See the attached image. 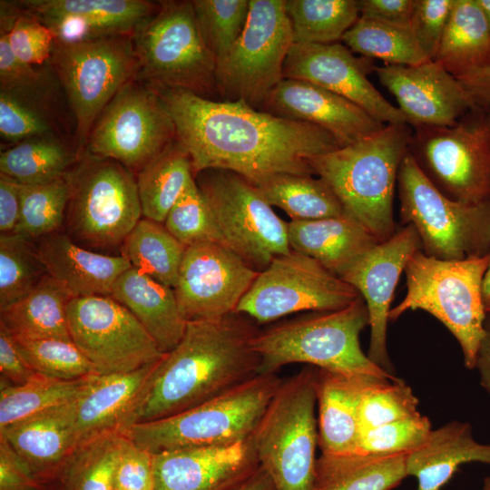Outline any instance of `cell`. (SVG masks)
I'll use <instances>...</instances> for the list:
<instances>
[{
	"label": "cell",
	"instance_id": "obj_1",
	"mask_svg": "<svg viewBox=\"0 0 490 490\" xmlns=\"http://www.w3.org/2000/svg\"><path fill=\"white\" fill-rule=\"evenodd\" d=\"M148 85L168 109L194 177L220 169L258 186L279 174L314 175L309 160L342 147L315 124L259 111L242 101H215L180 88Z\"/></svg>",
	"mask_w": 490,
	"mask_h": 490
},
{
	"label": "cell",
	"instance_id": "obj_2",
	"mask_svg": "<svg viewBox=\"0 0 490 490\" xmlns=\"http://www.w3.org/2000/svg\"><path fill=\"white\" fill-rule=\"evenodd\" d=\"M259 330L254 320L240 313L188 321L180 342L161 358L132 424L179 414L260 375V359L253 348Z\"/></svg>",
	"mask_w": 490,
	"mask_h": 490
},
{
	"label": "cell",
	"instance_id": "obj_3",
	"mask_svg": "<svg viewBox=\"0 0 490 490\" xmlns=\"http://www.w3.org/2000/svg\"><path fill=\"white\" fill-rule=\"evenodd\" d=\"M412 132L408 123L386 124L369 136L309 160L314 175L328 184L345 212L379 242L397 231L394 191Z\"/></svg>",
	"mask_w": 490,
	"mask_h": 490
},
{
	"label": "cell",
	"instance_id": "obj_4",
	"mask_svg": "<svg viewBox=\"0 0 490 490\" xmlns=\"http://www.w3.org/2000/svg\"><path fill=\"white\" fill-rule=\"evenodd\" d=\"M367 326L368 312L360 296L343 309L310 312L260 329L253 338L260 374H277L286 365L305 363L331 371L400 379L363 352L359 335Z\"/></svg>",
	"mask_w": 490,
	"mask_h": 490
},
{
	"label": "cell",
	"instance_id": "obj_5",
	"mask_svg": "<svg viewBox=\"0 0 490 490\" xmlns=\"http://www.w3.org/2000/svg\"><path fill=\"white\" fill-rule=\"evenodd\" d=\"M490 253L463 260H443L416 251L405 268L407 293L389 311L396 320L421 309L437 318L458 341L467 369H475L486 311L483 282Z\"/></svg>",
	"mask_w": 490,
	"mask_h": 490
},
{
	"label": "cell",
	"instance_id": "obj_6",
	"mask_svg": "<svg viewBox=\"0 0 490 490\" xmlns=\"http://www.w3.org/2000/svg\"><path fill=\"white\" fill-rule=\"evenodd\" d=\"M283 380L277 374H260L188 410L132 424L120 433L152 454L243 441L250 438Z\"/></svg>",
	"mask_w": 490,
	"mask_h": 490
},
{
	"label": "cell",
	"instance_id": "obj_7",
	"mask_svg": "<svg viewBox=\"0 0 490 490\" xmlns=\"http://www.w3.org/2000/svg\"><path fill=\"white\" fill-rule=\"evenodd\" d=\"M316 372L309 366L284 379L250 436L275 490H313L318 445Z\"/></svg>",
	"mask_w": 490,
	"mask_h": 490
},
{
	"label": "cell",
	"instance_id": "obj_8",
	"mask_svg": "<svg viewBox=\"0 0 490 490\" xmlns=\"http://www.w3.org/2000/svg\"><path fill=\"white\" fill-rule=\"evenodd\" d=\"M64 231L78 245L112 254L142 218L136 175L121 163L83 152L67 173Z\"/></svg>",
	"mask_w": 490,
	"mask_h": 490
},
{
	"label": "cell",
	"instance_id": "obj_9",
	"mask_svg": "<svg viewBox=\"0 0 490 490\" xmlns=\"http://www.w3.org/2000/svg\"><path fill=\"white\" fill-rule=\"evenodd\" d=\"M156 14L132 34L137 79L211 99L218 93L216 64L197 20L193 1H159Z\"/></svg>",
	"mask_w": 490,
	"mask_h": 490
},
{
	"label": "cell",
	"instance_id": "obj_10",
	"mask_svg": "<svg viewBox=\"0 0 490 490\" xmlns=\"http://www.w3.org/2000/svg\"><path fill=\"white\" fill-rule=\"evenodd\" d=\"M397 183L401 220L415 228L426 255L463 260L490 253V200L464 203L447 198L408 152L401 162Z\"/></svg>",
	"mask_w": 490,
	"mask_h": 490
},
{
	"label": "cell",
	"instance_id": "obj_11",
	"mask_svg": "<svg viewBox=\"0 0 490 490\" xmlns=\"http://www.w3.org/2000/svg\"><path fill=\"white\" fill-rule=\"evenodd\" d=\"M57 78L74 123V141L82 156L89 133L107 103L127 82L137 79L132 35L79 42L54 41L47 63Z\"/></svg>",
	"mask_w": 490,
	"mask_h": 490
},
{
	"label": "cell",
	"instance_id": "obj_12",
	"mask_svg": "<svg viewBox=\"0 0 490 490\" xmlns=\"http://www.w3.org/2000/svg\"><path fill=\"white\" fill-rule=\"evenodd\" d=\"M408 152L447 198L490 200V111L475 106L451 126L412 127Z\"/></svg>",
	"mask_w": 490,
	"mask_h": 490
},
{
	"label": "cell",
	"instance_id": "obj_13",
	"mask_svg": "<svg viewBox=\"0 0 490 490\" xmlns=\"http://www.w3.org/2000/svg\"><path fill=\"white\" fill-rule=\"evenodd\" d=\"M225 245L258 271L291 251L288 222L273 211L258 188L239 174L210 169L194 177Z\"/></svg>",
	"mask_w": 490,
	"mask_h": 490
},
{
	"label": "cell",
	"instance_id": "obj_14",
	"mask_svg": "<svg viewBox=\"0 0 490 490\" xmlns=\"http://www.w3.org/2000/svg\"><path fill=\"white\" fill-rule=\"evenodd\" d=\"M175 140L174 122L158 93L132 79L96 119L84 152L113 160L137 175Z\"/></svg>",
	"mask_w": 490,
	"mask_h": 490
},
{
	"label": "cell",
	"instance_id": "obj_15",
	"mask_svg": "<svg viewBox=\"0 0 490 490\" xmlns=\"http://www.w3.org/2000/svg\"><path fill=\"white\" fill-rule=\"evenodd\" d=\"M293 44L286 0H249L244 29L223 65L216 71L218 93L226 101L261 107L282 80Z\"/></svg>",
	"mask_w": 490,
	"mask_h": 490
},
{
	"label": "cell",
	"instance_id": "obj_16",
	"mask_svg": "<svg viewBox=\"0 0 490 490\" xmlns=\"http://www.w3.org/2000/svg\"><path fill=\"white\" fill-rule=\"evenodd\" d=\"M359 297L317 260L291 250L259 272L235 313L265 324L301 311L340 309Z\"/></svg>",
	"mask_w": 490,
	"mask_h": 490
},
{
	"label": "cell",
	"instance_id": "obj_17",
	"mask_svg": "<svg viewBox=\"0 0 490 490\" xmlns=\"http://www.w3.org/2000/svg\"><path fill=\"white\" fill-rule=\"evenodd\" d=\"M70 338L99 375L131 372L164 355L140 321L111 296L73 298Z\"/></svg>",
	"mask_w": 490,
	"mask_h": 490
},
{
	"label": "cell",
	"instance_id": "obj_18",
	"mask_svg": "<svg viewBox=\"0 0 490 490\" xmlns=\"http://www.w3.org/2000/svg\"><path fill=\"white\" fill-rule=\"evenodd\" d=\"M259 272L223 244L187 247L173 288L182 316L191 321L235 313Z\"/></svg>",
	"mask_w": 490,
	"mask_h": 490
},
{
	"label": "cell",
	"instance_id": "obj_19",
	"mask_svg": "<svg viewBox=\"0 0 490 490\" xmlns=\"http://www.w3.org/2000/svg\"><path fill=\"white\" fill-rule=\"evenodd\" d=\"M375 70L369 58L357 57L341 43L293 44L283 66V77L311 83L353 102L384 124L407 123L367 78Z\"/></svg>",
	"mask_w": 490,
	"mask_h": 490
},
{
	"label": "cell",
	"instance_id": "obj_20",
	"mask_svg": "<svg viewBox=\"0 0 490 490\" xmlns=\"http://www.w3.org/2000/svg\"><path fill=\"white\" fill-rule=\"evenodd\" d=\"M419 250L421 242L416 230L412 225H406L359 256L340 276L366 303L370 327L368 358L389 373L393 370L387 348L390 304L407 261Z\"/></svg>",
	"mask_w": 490,
	"mask_h": 490
},
{
	"label": "cell",
	"instance_id": "obj_21",
	"mask_svg": "<svg viewBox=\"0 0 490 490\" xmlns=\"http://www.w3.org/2000/svg\"><path fill=\"white\" fill-rule=\"evenodd\" d=\"M375 71L411 127L451 126L476 106L458 79L434 60L412 66L385 64Z\"/></svg>",
	"mask_w": 490,
	"mask_h": 490
},
{
	"label": "cell",
	"instance_id": "obj_22",
	"mask_svg": "<svg viewBox=\"0 0 490 490\" xmlns=\"http://www.w3.org/2000/svg\"><path fill=\"white\" fill-rule=\"evenodd\" d=\"M16 5L48 26L55 41L79 42L132 35L156 14L160 2L147 0H19Z\"/></svg>",
	"mask_w": 490,
	"mask_h": 490
},
{
	"label": "cell",
	"instance_id": "obj_23",
	"mask_svg": "<svg viewBox=\"0 0 490 490\" xmlns=\"http://www.w3.org/2000/svg\"><path fill=\"white\" fill-rule=\"evenodd\" d=\"M154 490H228L259 466L250 438L153 454Z\"/></svg>",
	"mask_w": 490,
	"mask_h": 490
},
{
	"label": "cell",
	"instance_id": "obj_24",
	"mask_svg": "<svg viewBox=\"0 0 490 490\" xmlns=\"http://www.w3.org/2000/svg\"><path fill=\"white\" fill-rule=\"evenodd\" d=\"M261 108L277 116L315 124L330 132L342 147L386 125L348 99L311 83L294 79H282Z\"/></svg>",
	"mask_w": 490,
	"mask_h": 490
},
{
	"label": "cell",
	"instance_id": "obj_25",
	"mask_svg": "<svg viewBox=\"0 0 490 490\" xmlns=\"http://www.w3.org/2000/svg\"><path fill=\"white\" fill-rule=\"evenodd\" d=\"M160 360L131 372L93 377L74 402L78 446L101 435L121 432L132 424L133 416L149 391Z\"/></svg>",
	"mask_w": 490,
	"mask_h": 490
},
{
	"label": "cell",
	"instance_id": "obj_26",
	"mask_svg": "<svg viewBox=\"0 0 490 490\" xmlns=\"http://www.w3.org/2000/svg\"><path fill=\"white\" fill-rule=\"evenodd\" d=\"M34 242L48 275L72 298L110 296L116 279L132 267L122 255L100 253L78 245L64 230Z\"/></svg>",
	"mask_w": 490,
	"mask_h": 490
},
{
	"label": "cell",
	"instance_id": "obj_27",
	"mask_svg": "<svg viewBox=\"0 0 490 490\" xmlns=\"http://www.w3.org/2000/svg\"><path fill=\"white\" fill-rule=\"evenodd\" d=\"M377 377L317 368L318 439L322 454L356 453L361 397L366 387Z\"/></svg>",
	"mask_w": 490,
	"mask_h": 490
},
{
	"label": "cell",
	"instance_id": "obj_28",
	"mask_svg": "<svg viewBox=\"0 0 490 490\" xmlns=\"http://www.w3.org/2000/svg\"><path fill=\"white\" fill-rule=\"evenodd\" d=\"M75 400L42 412L0 430V436L31 466L46 484L56 479L77 447Z\"/></svg>",
	"mask_w": 490,
	"mask_h": 490
},
{
	"label": "cell",
	"instance_id": "obj_29",
	"mask_svg": "<svg viewBox=\"0 0 490 490\" xmlns=\"http://www.w3.org/2000/svg\"><path fill=\"white\" fill-rule=\"evenodd\" d=\"M290 249L306 255L339 277L359 256L379 243L359 221L345 213L288 222Z\"/></svg>",
	"mask_w": 490,
	"mask_h": 490
},
{
	"label": "cell",
	"instance_id": "obj_30",
	"mask_svg": "<svg viewBox=\"0 0 490 490\" xmlns=\"http://www.w3.org/2000/svg\"><path fill=\"white\" fill-rule=\"evenodd\" d=\"M145 328L162 353L170 352L187 326L172 288L130 267L115 281L111 295Z\"/></svg>",
	"mask_w": 490,
	"mask_h": 490
},
{
	"label": "cell",
	"instance_id": "obj_31",
	"mask_svg": "<svg viewBox=\"0 0 490 490\" xmlns=\"http://www.w3.org/2000/svg\"><path fill=\"white\" fill-rule=\"evenodd\" d=\"M471 462L490 465V444L476 441L469 423L451 421L432 429L422 446L406 455V471L416 478V490H440Z\"/></svg>",
	"mask_w": 490,
	"mask_h": 490
},
{
	"label": "cell",
	"instance_id": "obj_32",
	"mask_svg": "<svg viewBox=\"0 0 490 490\" xmlns=\"http://www.w3.org/2000/svg\"><path fill=\"white\" fill-rule=\"evenodd\" d=\"M434 61L456 79L490 67V31L476 0H454Z\"/></svg>",
	"mask_w": 490,
	"mask_h": 490
},
{
	"label": "cell",
	"instance_id": "obj_33",
	"mask_svg": "<svg viewBox=\"0 0 490 490\" xmlns=\"http://www.w3.org/2000/svg\"><path fill=\"white\" fill-rule=\"evenodd\" d=\"M406 455L321 454L313 490H391L407 476Z\"/></svg>",
	"mask_w": 490,
	"mask_h": 490
},
{
	"label": "cell",
	"instance_id": "obj_34",
	"mask_svg": "<svg viewBox=\"0 0 490 490\" xmlns=\"http://www.w3.org/2000/svg\"><path fill=\"white\" fill-rule=\"evenodd\" d=\"M80 158L71 137L44 134L4 147L0 173L24 185L44 183L66 176Z\"/></svg>",
	"mask_w": 490,
	"mask_h": 490
},
{
	"label": "cell",
	"instance_id": "obj_35",
	"mask_svg": "<svg viewBox=\"0 0 490 490\" xmlns=\"http://www.w3.org/2000/svg\"><path fill=\"white\" fill-rule=\"evenodd\" d=\"M71 299L68 290L47 275L21 299L0 309V324L15 338L71 339L67 323Z\"/></svg>",
	"mask_w": 490,
	"mask_h": 490
},
{
	"label": "cell",
	"instance_id": "obj_36",
	"mask_svg": "<svg viewBox=\"0 0 490 490\" xmlns=\"http://www.w3.org/2000/svg\"><path fill=\"white\" fill-rule=\"evenodd\" d=\"M193 178L190 156L175 140L136 175L142 217L163 223Z\"/></svg>",
	"mask_w": 490,
	"mask_h": 490
},
{
	"label": "cell",
	"instance_id": "obj_37",
	"mask_svg": "<svg viewBox=\"0 0 490 490\" xmlns=\"http://www.w3.org/2000/svg\"><path fill=\"white\" fill-rule=\"evenodd\" d=\"M185 249L163 223L142 217L125 238L120 254L132 267L173 289Z\"/></svg>",
	"mask_w": 490,
	"mask_h": 490
},
{
	"label": "cell",
	"instance_id": "obj_38",
	"mask_svg": "<svg viewBox=\"0 0 490 490\" xmlns=\"http://www.w3.org/2000/svg\"><path fill=\"white\" fill-rule=\"evenodd\" d=\"M271 205L291 220H317L345 214L328 184L313 175L279 174L256 186Z\"/></svg>",
	"mask_w": 490,
	"mask_h": 490
},
{
	"label": "cell",
	"instance_id": "obj_39",
	"mask_svg": "<svg viewBox=\"0 0 490 490\" xmlns=\"http://www.w3.org/2000/svg\"><path fill=\"white\" fill-rule=\"evenodd\" d=\"M342 43L363 57L393 65H418L430 61L410 25L361 17L344 34Z\"/></svg>",
	"mask_w": 490,
	"mask_h": 490
},
{
	"label": "cell",
	"instance_id": "obj_40",
	"mask_svg": "<svg viewBox=\"0 0 490 490\" xmlns=\"http://www.w3.org/2000/svg\"><path fill=\"white\" fill-rule=\"evenodd\" d=\"M93 377L66 381L38 374L20 385L1 379L0 430L75 400Z\"/></svg>",
	"mask_w": 490,
	"mask_h": 490
},
{
	"label": "cell",
	"instance_id": "obj_41",
	"mask_svg": "<svg viewBox=\"0 0 490 490\" xmlns=\"http://www.w3.org/2000/svg\"><path fill=\"white\" fill-rule=\"evenodd\" d=\"M293 44H333L359 17L358 0H286Z\"/></svg>",
	"mask_w": 490,
	"mask_h": 490
},
{
	"label": "cell",
	"instance_id": "obj_42",
	"mask_svg": "<svg viewBox=\"0 0 490 490\" xmlns=\"http://www.w3.org/2000/svg\"><path fill=\"white\" fill-rule=\"evenodd\" d=\"M122 438L120 432H111L80 444L58 473L60 490H114Z\"/></svg>",
	"mask_w": 490,
	"mask_h": 490
},
{
	"label": "cell",
	"instance_id": "obj_43",
	"mask_svg": "<svg viewBox=\"0 0 490 490\" xmlns=\"http://www.w3.org/2000/svg\"><path fill=\"white\" fill-rule=\"evenodd\" d=\"M60 104L0 89V136L5 147L49 133L71 137ZM74 140V139H73Z\"/></svg>",
	"mask_w": 490,
	"mask_h": 490
},
{
	"label": "cell",
	"instance_id": "obj_44",
	"mask_svg": "<svg viewBox=\"0 0 490 490\" xmlns=\"http://www.w3.org/2000/svg\"><path fill=\"white\" fill-rule=\"evenodd\" d=\"M69 201L67 176L21 186V212L15 233L33 241L64 230Z\"/></svg>",
	"mask_w": 490,
	"mask_h": 490
},
{
	"label": "cell",
	"instance_id": "obj_45",
	"mask_svg": "<svg viewBox=\"0 0 490 490\" xmlns=\"http://www.w3.org/2000/svg\"><path fill=\"white\" fill-rule=\"evenodd\" d=\"M47 275L33 240L17 233L0 236V309L21 299Z\"/></svg>",
	"mask_w": 490,
	"mask_h": 490
},
{
	"label": "cell",
	"instance_id": "obj_46",
	"mask_svg": "<svg viewBox=\"0 0 490 490\" xmlns=\"http://www.w3.org/2000/svg\"><path fill=\"white\" fill-rule=\"evenodd\" d=\"M15 338L24 360L42 376L71 381L99 375L71 339Z\"/></svg>",
	"mask_w": 490,
	"mask_h": 490
},
{
	"label": "cell",
	"instance_id": "obj_47",
	"mask_svg": "<svg viewBox=\"0 0 490 490\" xmlns=\"http://www.w3.org/2000/svg\"><path fill=\"white\" fill-rule=\"evenodd\" d=\"M193 5L217 71L225 63L244 29L249 0H193Z\"/></svg>",
	"mask_w": 490,
	"mask_h": 490
},
{
	"label": "cell",
	"instance_id": "obj_48",
	"mask_svg": "<svg viewBox=\"0 0 490 490\" xmlns=\"http://www.w3.org/2000/svg\"><path fill=\"white\" fill-rule=\"evenodd\" d=\"M163 224L185 248L205 241L225 245L212 211L194 178L169 211Z\"/></svg>",
	"mask_w": 490,
	"mask_h": 490
},
{
	"label": "cell",
	"instance_id": "obj_49",
	"mask_svg": "<svg viewBox=\"0 0 490 490\" xmlns=\"http://www.w3.org/2000/svg\"><path fill=\"white\" fill-rule=\"evenodd\" d=\"M417 406V397L401 379L374 377L366 387L360 401V433L412 416L419 413Z\"/></svg>",
	"mask_w": 490,
	"mask_h": 490
},
{
	"label": "cell",
	"instance_id": "obj_50",
	"mask_svg": "<svg viewBox=\"0 0 490 490\" xmlns=\"http://www.w3.org/2000/svg\"><path fill=\"white\" fill-rule=\"evenodd\" d=\"M431 431L430 420L419 412L412 416L362 431L356 454H408L422 446Z\"/></svg>",
	"mask_w": 490,
	"mask_h": 490
},
{
	"label": "cell",
	"instance_id": "obj_51",
	"mask_svg": "<svg viewBox=\"0 0 490 490\" xmlns=\"http://www.w3.org/2000/svg\"><path fill=\"white\" fill-rule=\"evenodd\" d=\"M16 7L15 18L7 35L9 46L15 56L32 66H43L51 57L55 41L53 31L34 15Z\"/></svg>",
	"mask_w": 490,
	"mask_h": 490
},
{
	"label": "cell",
	"instance_id": "obj_52",
	"mask_svg": "<svg viewBox=\"0 0 490 490\" xmlns=\"http://www.w3.org/2000/svg\"><path fill=\"white\" fill-rule=\"evenodd\" d=\"M113 489L154 490L153 454L123 435L114 469Z\"/></svg>",
	"mask_w": 490,
	"mask_h": 490
},
{
	"label": "cell",
	"instance_id": "obj_53",
	"mask_svg": "<svg viewBox=\"0 0 490 490\" xmlns=\"http://www.w3.org/2000/svg\"><path fill=\"white\" fill-rule=\"evenodd\" d=\"M454 0H416L410 27L429 60H435Z\"/></svg>",
	"mask_w": 490,
	"mask_h": 490
},
{
	"label": "cell",
	"instance_id": "obj_54",
	"mask_svg": "<svg viewBox=\"0 0 490 490\" xmlns=\"http://www.w3.org/2000/svg\"><path fill=\"white\" fill-rule=\"evenodd\" d=\"M0 490H49L31 466L0 436Z\"/></svg>",
	"mask_w": 490,
	"mask_h": 490
},
{
	"label": "cell",
	"instance_id": "obj_55",
	"mask_svg": "<svg viewBox=\"0 0 490 490\" xmlns=\"http://www.w3.org/2000/svg\"><path fill=\"white\" fill-rule=\"evenodd\" d=\"M1 379L13 384H24L38 375L23 358L15 337L0 324Z\"/></svg>",
	"mask_w": 490,
	"mask_h": 490
},
{
	"label": "cell",
	"instance_id": "obj_56",
	"mask_svg": "<svg viewBox=\"0 0 490 490\" xmlns=\"http://www.w3.org/2000/svg\"><path fill=\"white\" fill-rule=\"evenodd\" d=\"M416 0H358L359 16L410 25Z\"/></svg>",
	"mask_w": 490,
	"mask_h": 490
},
{
	"label": "cell",
	"instance_id": "obj_57",
	"mask_svg": "<svg viewBox=\"0 0 490 490\" xmlns=\"http://www.w3.org/2000/svg\"><path fill=\"white\" fill-rule=\"evenodd\" d=\"M21 186L16 180L0 173V232L15 233L21 212Z\"/></svg>",
	"mask_w": 490,
	"mask_h": 490
},
{
	"label": "cell",
	"instance_id": "obj_58",
	"mask_svg": "<svg viewBox=\"0 0 490 490\" xmlns=\"http://www.w3.org/2000/svg\"><path fill=\"white\" fill-rule=\"evenodd\" d=\"M468 91L476 106L490 111V67L458 79Z\"/></svg>",
	"mask_w": 490,
	"mask_h": 490
},
{
	"label": "cell",
	"instance_id": "obj_59",
	"mask_svg": "<svg viewBox=\"0 0 490 490\" xmlns=\"http://www.w3.org/2000/svg\"><path fill=\"white\" fill-rule=\"evenodd\" d=\"M475 369L479 374L481 386L490 395V312L486 313Z\"/></svg>",
	"mask_w": 490,
	"mask_h": 490
},
{
	"label": "cell",
	"instance_id": "obj_60",
	"mask_svg": "<svg viewBox=\"0 0 490 490\" xmlns=\"http://www.w3.org/2000/svg\"><path fill=\"white\" fill-rule=\"evenodd\" d=\"M228 490H275V486L270 475L260 466L250 475Z\"/></svg>",
	"mask_w": 490,
	"mask_h": 490
},
{
	"label": "cell",
	"instance_id": "obj_61",
	"mask_svg": "<svg viewBox=\"0 0 490 490\" xmlns=\"http://www.w3.org/2000/svg\"><path fill=\"white\" fill-rule=\"evenodd\" d=\"M483 302L486 313L490 312V260L483 282Z\"/></svg>",
	"mask_w": 490,
	"mask_h": 490
},
{
	"label": "cell",
	"instance_id": "obj_62",
	"mask_svg": "<svg viewBox=\"0 0 490 490\" xmlns=\"http://www.w3.org/2000/svg\"><path fill=\"white\" fill-rule=\"evenodd\" d=\"M483 10L490 31V0H476Z\"/></svg>",
	"mask_w": 490,
	"mask_h": 490
},
{
	"label": "cell",
	"instance_id": "obj_63",
	"mask_svg": "<svg viewBox=\"0 0 490 490\" xmlns=\"http://www.w3.org/2000/svg\"><path fill=\"white\" fill-rule=\"evenodd\" d=\"M482 490H490V476L484 479V485Z\"/></svg>",
	"mask_w": 490,
	"mask_h": 490
}]
</instances>
